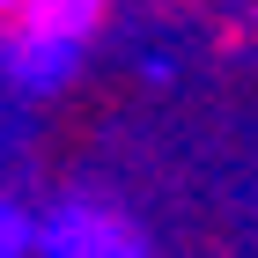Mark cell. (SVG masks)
<instances>
[{
	"label": "cell",
	"instance_id": "obj_4",
	"mask_svg": "<svg viewBox=\"0 0 258 258\" xmlns=\"http://www.w3.org/2000/svg\"><path fill=\"white\" fill-rule=\"evenodd\" d=\"M30 243H37V229H30L22 214H8V207H0V258H22Z\"/></svg>",
	"mask_w": 258,
	"mask_h": 258
},
{
	"label": "cell",
	"instance_id": "obj_2",
	"mask_svg": "<svg viewBox=\"0 0 258 258\" xmlns=\"http://www.w3.org/2000/svg\"><path fill=\"white\" fill-rule=\"evenodd\" d=\"M44 258H148L140 229L111 207H59V214L37 229Z\"/></svg>",
	"mask_w": 258,
	"mask_h": 258
},
{
	"label": "cell",
	"instance_id": "obj_3",
	"mask_svg": "<svg viewBox=\"0 0 258 258\" xmlns=\"http://www.w3.org/2000/svg\"><path fill=\"white\" fill-rule=\"evenodd\" d=\"M8 74H15L22 89H52V81L74 74V44H15V52H8Z\"/></svg>",
	"mask_w": 258,
	"mask_h": 258
},
{
	"label": "cell",
	"instance_id": "obj_1",
	"mask_svg": "<svg viewBox=\"0 0 258 258\" xmlns=\"http://www.w3.org/2000/svg\"><path fill=\"white\" fill-rule=\"evenodd\" d=\"M111 22V0H0V44H89Z\"/></svg>",
	"mask_w": 258,
	"mask_h": 258
}]
</instances>
